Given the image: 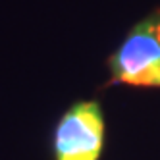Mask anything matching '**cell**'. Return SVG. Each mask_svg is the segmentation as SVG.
I'll use <instances>...</instances> for the list:
<instances>
[{
  "label": "cell",
  "mask_w": 160,
  "mask_h": 160,
  "mask_svg": "<svg viewBox=\"0 0 160 160\" xmlns=\"http://www.w3.org/2000/svg\"><path fill=\"white\" fill-rule=\"evenodd\" d=\"M106 70L104 87L160 89V8H154L125 33L106 58Z\"/></svg>",
  "instance_id": "1"
},
{
  "label": "cell",
  "mask_w": 160,
  "mask_h": 160,
  "mask_svg": "<svg viewBox=\"0 0 160 160\" xmlns=\"http://www.w3.org/2000/svg\"><path fill=\"white\" fill-rule=\"evenodd\" d=\"M106 120L98 100H75L52 129L54 160H100Z\"/></svg>",
  "instance_id": "2"
}]
</instances>
